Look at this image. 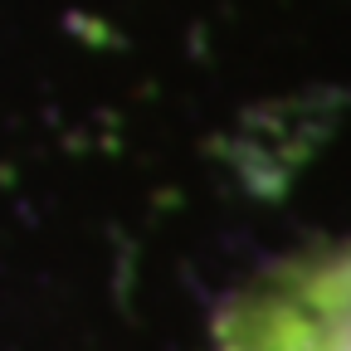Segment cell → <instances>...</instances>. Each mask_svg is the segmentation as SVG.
<instances>
[{
	"mask_svg": "<svg viewBox=\"0 0 351 351\" xmlns=\"http://www.w3.org/2000/svg\"><path fill=\"white\" fill-rule=\"evenodd\" d=\"M230 351H351V244L302 258L249 293L225 327Z\"/></svg>",
	"mask_w": 351,
	"mask_h": 351,
	"instance_id": "obj_1",
	"label": "cell"
}]
</instances>
